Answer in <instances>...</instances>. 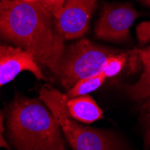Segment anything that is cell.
Returning a JSON list of instances; mask_svg holds the SVG:
<instances>
[{
  "label": "cell",
  "mask_w": 150,
  "mask_h": 150,
  "mask_svg": "<svg viewBox=\"0 0 150 150\" xmlns=\"http://www.w3.org/2000/svg\"><path fill=\"white\" fill-rule=\"evenodd\" d=\"M23 1H26V2H38V1H40V0H23Z\"/></svg>",
  "instance_id": "obj_17"
},
{
  "label": "cell",
  "mask_w": 150,
  "mask_h": 150,
  "mask_svg": "<svg viewBox=\"0 0 150 150\" xmlns=\"http://www.w3.org/2000/svg\"><path fill=\"white\" fill-rule=\"evenodd\" d=\"M139 16V13L129 4H106L95 24V35L108 42H129L130 27Z\"/></svg>",
  "instance_id": "obj_5"
},
{
  "label": "cell",
  "mask_w": 150,
  "mask_h": 150,
  "mask_svg": "<svg viewBox=\"0 0 150 150\" xmlns=\"http://www.w3.org/2000/svg\"><path fill=\"white\" fill-rule=\"evenodd\" d=\"M7 129L16 150H67L58 120L40 99L16 96L8 109Z\"/></svg>",
  "instance_id": "obj_2"
},
{
  "label": "cell",
  "mask_w": 150,
  "mask_h": 150,
  "mask_svg": "<svg viewBox=\"0 0 150 150\" xmlns=\"http://www.w3.org/2000/svg\"><path fill=\"white\" fill-rule=\"evenodd\" d=\"M40 99L58 120L64 138L73 150H121L112 134L84 126L67 115L66 94L50 86H43L40 90Z\"/></svg>",
  "instance_id": "obj_3"
},
{
  "label": "cell",
  "mask_w": 150,
  "mask_h": 150,
  "mask_svg": "<svg viewBox=\"0 0 150 150\" xmlns=\"http://www.w3.org/2000/svg\"><path fill=\"white\" fill-rule=\"evenodd\" d=\"M137 37L139 45H145L150 42V21L142 22L137 27Z\"/></svg>",
  "instance_id": "obj_13"
},
{
  "label": "cell",
  "mask_w": 150,
  "mask_h": 150,
  "mask_svg": "<svg viewBox=\"0 0 150 150\" xmlns=\"http://www.w3.org/2000/svg\"><path fill=\"white\" fill-rule=\"evenodd\" d=\"M65 1L66 0H40V2L52 13V16L56 18V20L60 16Z\"/></svg>",
  "instance_id": "obj_14"
},
{
  "label": "cell",
  "mask_w": 150,
  "mask_h": 150,
  "mask_svg": "<svg viewBox=\"0 0 150 150\" xmlns=\"http://www.w3.org/2000/svg\"><path fill=\"white\" fill-rule=\"evenodd\" d=\"M65 108L70 118L86 124L93 123L103 115L102 109L88 94L71 98L66 95Z\"/></svg>",
  "instance_id": "obj_8"
},
{
  "label": "cell",
  "mask_w": 150,
  "mask_h": 150,
  "mask_svg": "<svg viewBox=\"0 0 150 150\" xmlns=\"http://www.w3.org/2000/svg\"><path fill=\"white\" fill-rule=\"evenodd\" d=\"M142 2H144L145 4H146V5H148V6H150V0H141Z\"/></svg>",
  "instance_id": "obj_16"
},
{
  "label": "cell",
  "mask_w": 150,
  "mask_h": 150,
  "mask_svg": "<svg viewBox=\"0 0 150 150\" xmlns=\"http://www.w3.org/2000/svg\"><path fill=\"white\" fill-rule=\"evenodd\" d=\"M105 76L102 73L82 79L79 82H77L71 89L67 91L66 95L69 98H71L88 94L91 92L97 90L103 84Z\"/></svg>",
  "instance_id": "obj_10"
},
{
  "label": "cell",
  "mask_w": 150,
  "mask_h": 150,
  "mask_svg": "<svg viewBox=\"0 0 150 150\" xmlns=\"http://www.w3.org/2000/svg\"><path fill=\"white\" fill-rule=\"evenodd\" d=\"M117 52L82 39L64 50L57 77L69 91L80 80L101 73L106 59Z\"/></svg>",
  "instance_id": "obj_4"
},
{
  "label": "cell",
  "mask_w": 150,
  "mask_h": 150,
  "mask_svg": "<svg viewBox=\"0 0 150 150\" xmlns=\"http://www.w3.org/2000/svg\"><path fill=\"white\" fill-rule=\"evenodd\" d=\"M127 57L128 53L125 52H117L110 56L106 59L101 73L105 76V78L117 76L126 64Z\"/></svg>",
  "instance_id": "obj_12"
},
{
  "label": "cell",
  "mask_w": 150,
  "mask_h": 150,
  "mask_svg": "<svg viewBox=\"0 0 150 150\" xmlns=\"http://www.w3.org/2000/svg\"><path fill=\"white\" fill-rule=\"evenodd\" d=\"M23 71L31 72L39 80L46 79L31 52L17 46L0 43V87L10 83Z\"/></svg>",
  "instance_id": "obj_6"
},
{
  "label": "cell",
  "mask_w": 150,
  "mask_h": 150,
  "mask_svg": "<svg viewBox=\"0 0 150 150\" xmlns=\"http://www.w3.org/2000/svg\"><path fill=\"white\" fill-rule=\"evenodd\" d=\"M0 2H1V0H0Z\"/></svg>",
  "instance_id": "obj_18"
},
{
  "label": "cell",
  "mask_w": 150,
  "mask_h": 150,
  "mask_svg": "<svg viewBox=\"0 0 150 150\" xmlns=\"http://www.w3.org/2000/svg\"><path fill=\"white\" fill-rule=\"evenodd\" d=\"M4 120L5 116L2 111H0V148H6L7 150H10V146L6 142V140L4 138V131H5V126H4Z\"/></svg>",
  "instance_id": "obj_15"
},
{
  "label": "cell",
  "mask_w": 150,
  "mask_h": 150,
  "mask_svg": "<svg viewBox=\"0 0 150 150\" xmlns=\"http://www.w3.org/2000/svg\"><path fill=\"white\" fill-rule=\"evenodd\" d=\"M139 112V121L143 129L144 146L150 150V93L143 100L137 102Z\"/></svg>",
  "instance_id": "obj_11"
},
{
  "label": "cell",
  "mask_w": 150,
  "mask_h": 150,
  "mask_svg": "<svg viewBox=\"0 0 150 150\" xmlns=\"http://www.w3.org/2000/svg\"><path fill=\"white\" fill-rule=\"evenodd\" d=\"M0 38L31 52L39 65L58 76L65 39L56 18L40 1L1 0Z\"/></svg>",
  "instance_id": "obj_1"
},
{
  "label": "cell",
  "mask_w": 150,
  "mask_h": 150,
  "mask_svg": "<svg viewBox=\"0 0 150 150\" xmlns=\"http://www.w3.org/2000/svg\"><path fill=\"white\" fill-rule=\"evenodd\" d=\"M134 52L143 65V73L137 83L127 86L126 91L132 100L139 102L150 93V46L135 50Z\"/></svg>",
  "instance_id": "obj_9"
},
{
  "label": "cell",
  "mask_w": 150,
  "mask_h": 150,
  "mask_svg": "<svg viewBox=\"0 0 150 150\" xmlns=\"http://www.w3.org/2000/svg\"><path fill=\"white\" fill-rule=\"evenodd\" d=\"M97 0H66L57 26L65 40L83 36L89 26L90 17Z\"/></svg>",
  "instance_id": "obj_7"
}]
</instances>
